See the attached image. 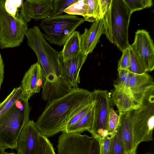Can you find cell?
Instances as JSON below:
<instances>
[{"label":"cell","instance_id":"obj_17","mask_svg":"<svg viewBox=\"0 0 154 154\" xmlns=\"http://www.w3.org/2000/svg\"><path fill=\"white\" fill-rule=\"evenodd\" d=\"M72 88L60 72L54 79L45 80L42 88V99L48 101L58 99L67 94Z\"/></svg>","mask_w":154,"mask_h":154},{"label":"cell","instance_id":"obj_2","mask_svg":"<svg viewBox=\"0 0 154 154\" xmlns=\"http://www.w3.org/2000/svg\"><path fill=\"white\" fill-rule=\"evenodd\" d=\"M28 100L21 98L0 118V147L16 149L17 140L24 124L29 120Z\"/></svg>","mask_w":154,"mask_h":154},{"label":"cell","instance_id":"obj_26","mask_svg":"<svg viewBox=\"0 0 154 154\" xmlns=\"http://www.w3.org/2000/svg\"><path fill=\"white\" fill-rule=\"evenodd\" d=\"M125 152L121 132L118 126L114 135L111 137L109 154H123Z\"/></svg>","mask_w":154,"mask_h":154},{"label":"cell","instance_id":"obj_33","mask_svg":"<svg viewBox=\"0 0 154 154\" xmlns=\"http://www.w3.org/2000/svg\"><path fill=\"white\" fill-rule=\"evenodd\" d=\"M24 1L22 0H6L4 4L5 9L7 13L15 17L18 12V8H21Z\"/></svg>","mask_w":154,"mask_h":154},{"label":"cell","instance_id":"obj_12","mask_svg":"<svg viewBox=\"0 0 154 154\" xmlns=\"http://www.w3.org/2000/svg\"><path fill=\"white\" fill-rule=\"evenodd\" d=\"M45 77L42 68L37 61L32 64L25 73L21 81V98L28 100L42 88Z\"/></svg>","mask_w":154,"mask_h":154},{"label":"cell","instance_id":"obj_19","mask_svg":"<svg viewBox=\"0 0 154 154\" xmlns=\"http://www.w3.org/2000/svg\"><path fill=\"white\" fill-rule=\"evenodd\" d=\"M80 35L78 31H75L65 41L63 49L60 52L63 60L77 56L81 52Z\"/></svg>","mask_w":154,"mask_h":154},{"label":"cell","instance_id":"obj_8","mask_svg":"<svg viewBox=\"0 0 154 154\" xmlns=\"http://www.w3.org/2000/svg\"><path fill=\"white\" fill-rule=\"evenodd\" d=\"M131 14L123 0H112L111 27L113 43L122 52L130 45L128 29Z\"/></svg>","mask_w":154,"mask_h":154},{"label":"cell","instance_id":"obj_10","mask_svg":"<svg viewBox=\"0 0 154 154\" xmlns=\"http://www.w3.org/2000/svg\"><path fill=\"white\" fill-rule=\"evenodd\" d=\"M130 46L143 65L146 72L153 71L154 45L149 32L144 29L137 30L135 33L134 42Z\"/></svg>","mask_w":154,"mask_h":154},{"label":"cell","instance_id":"obj_9","mask_svg":"<svg viewBox=\"0 0 154 154\" xmlns=\"http://www.w3.org/2000/svg\"><path fill=\"white\" fill-rule=\"evenodd\" d=\"M154 94L150 95L137 109L133 123L134 143L137 147L141 143L153 140L154 125Z\"/></svg>","mask_w":154,"mask_h":154},{"label":"cell","instance_id":"obj_11","mask_svg":"<svg viewBox=\"0 0 154 154\" xmlns=\"http://www.w3.org/2000/svg\"><path fill=\"white\" fill-rule=\"evenodd\" d=\"M129 89L133 100L139 108L146 99L154 94L153 79L146 72L140 74L131 72Z\"/></svg>","mask_w":154,"mask_h":154},{"label":"cell","instance_id":"obj_40","mask_svg":"<svg viewBox=\"0 0 154 154\" xmlns=\"http://www.w3.org/2000/svg\"><path fill=\"white\" fill-rule=\"evenodd\" d=\"M5 154H18L17 153H15L14 152H11V153H9L7 152H6V153Z\"/></svg>","mask_w":154,"mask_h":154},{"label":"cell","instance_id":"obj_25","mask_svg":"<svg viewBox=\"0 0 154 154\" xmlns=\"http://www.w3.org/2000/svg\"><path fill=\"white\" fill-rule=\"evenodd\" d=\"M118 77L114 84V88L124 91L131 96L129 89L131 72L128 70L118 69Z\"/></svg>","mask_w":154,"mask_h":154},{"label":"cell","instance_id":"obj_7","mask_svg":"<svg viewBox=\"0 0 154 154\" xmlns=\"http://www.w3.org/2000/svg\"><path fill=\"white\" fill-rule=\"evenodd\" d=\"M57 147V154H100L98 139L79 133L62 132Z\"/></svg>","mask_w":154,"mask_h":154},{"label":"cell","instance_id":"obj_41","mask_svg":"<svg viewBox=\"0 0 154 154\" xmlns=\"http://www.w3.org/2000/svg\"><path fill=\"white\" fill-rule=\"evenodd\" d=\"M123 154H130L129 153H128V152H125Z\"/></svg>","mask_w":154,"mask_h":154},{"label":"cell","instance_id":"obj_30","mask_svg":"<svg viewBox=\"0 0 154 154\" xmlns=\"http://www.w3.org/2000/svg\"><path fill=\"white\" fill-rule=\"evenodd\" d=\"M77 0H54L53 15L56 16L62 15L64 11Z\"/></svg>","mask_w":154,"mask_h":154},{"label":"cell","instance_id":"obj_38","mask_svg":"<svg viewBox=\"0 0 154 154\" xmlns=\"http://www.w3.org/2000/svg\"><path fill=\"white\" fill-rule=\"evenodd\" d=\"M143 9L151 7L152 5V0H140Z\"/></svg>","mask_w":154,"mask_h":154},{"label":"cell","instance_id":"obj_24","mask_svg":"<svg viewBox=\"0 0 154 154\" xmlns=\"http://www.w3.org/2000/svg\"><path fill=\"white\" fill-rule=\"evenodd\" d=\"M87 14L83 17L85 21L93 23L101 18L99 0H87Z\"/></svg>","mask_w":154,"mask_h":154},{"label":"cell","instance_id":"obj_3","mask_svg":"<svg viewBox=\"0 0 154 154\" xmlns=\"http://www.w3.org/2000/svg\"><path fill=\"white\" fill-rule=\"evenodd\" d=\"M27 45L34 51L44 73L45 79L55 77L58 73L60 52L52 48L36 26L28 28L25 34Z\"/></svg>","mask_w":154,"mask_h":154},{"label":"cell","instance_id":"obj_29","mask_svg":"<svg viewBox=\"0 0 154 154\" xmlns=\"http://www.w3.org/2000/svg\"><path fill=\"white\" fill-rule=\"evenodd\" d=\"M39 146L36 154H56L52 144L48 137L39 134Z\"/></svg>","mask_w":154,"mask_h":154},{"label":"cell","instance_id":"obj_36","mask_svg":"<svg viewBox=\"0 0 154 154\" xmlns=\"http://www.w3.org/2000/svg\"><path fill=\"white\" fill-rule=\"evenodd\" d=\"M98 140L99 143L100 154H109L111 137L109 136Z\"/></svg>","mask_w":154,"mask_h":154},{"label":"cell","instance_id":"obj_39","mask_svg":"<svg viewBox=\"0 0 154 154\" xmlns=\"http://www.w3.org/2000/svg\"><path fill=\"white\" fill-rule=\"evenodd\" d=\"M6 152L5 150L0 147V154H5Z\"/></svg>","mask_w":154,"mask_h":154},{"label":"cell","instance_id":"obj_22","mask_svg":"<svg viewBox=\"0 0 154 154\" xmlns=\"http://www.w3.org/2000/svg\"><path fill=\"white\" fill-rule=\"evenodd\" d=\"M94 119V111L91 109L75 125L66 133H79L89 131L91 128Z\"/></svg>","mask_w":154,"mask_h":154},{"label":"cell","instance_id":"obj_16","mask_svg":"<svg viewBox=\"0 0 154 154\" xmlns=\"http://www.w3.org/2000/svg\"><path fill=\"white\" fill-rule=\"evenodd\" d=\"M137 109L126 111L119 112V126L121 132L125 152L136 154L137 147L134 144L133 135V123Z\"/></svg>","mask_w":154,"mask_h":154},{"label":"cell","instance_id":"obj_18","mask_svg":"<svg viewBox=\"0 0 154 154\" xmlns=\"http://www.w3.org/2000/svg\"><path fill=\"white\" fill-rule=\"evenodd\" d=\"M104 26L102 18L93 22L89 29L85 28L80 35L81 52L88 55L92 53L99 42L101 35L104 34Z\"/></svg>","mask_w":154,"mask_h":154},{"label":"cell","instance_id":"obj_27","mask_svg":"<svg viewBox=\"0 0 154 154\" xmlns=\"http://www.w3.org/2000/svg\"><path fill=\"white\" fill-rule=\"evenodd\" d=\"M87 8V0H77L67 8L64 12L72 15H81L84 17L86 14Z\"/></svg>","mask_w":154,"mask_h":154},{"label":"cell","instance_id":"obj_21","mask_svg":"<svg viewBox=\"0 0 154 154\" xmlns=\"http://www.w3.org/2000/svg\"><path fill=\"white\" fill-rule=\"evenodd\" d=\"M102 18L104 26V34L113 43L111 27V11L112 0H99Z\"/></svg>","mask_w":154,"mask_h":154},{"label":"cell","instance_id":"obj_4","mask_svg":"<svg viewBox=\"0 0 154 154\" xmlns=\"http://www.w3.org/2000/svg\"><path fill=\"white\" fill-rule=\"evenodd\" d=\"M85 21L83 18L67 14L42 20L39 26L43 30V34L46 40L50 44L62 46Z\"/></svg>","mask_w":154,"mask_h":154},{"label":"cell","instance_id":"obj_1","mask_svg":"<svg viewBox=\"0 0 154 154\" xmlns=\"http://www.w3.org/2000/svg\"><path fill=\"white\" fill-rule=\"evenodd\" d=\"M92 103V92L78 87L60 98L48 101L35 122L40 134L48 138L63 132L76 113Z\"/></svg>","mask_w":154,"mask_h":154},{"label":"cell","instance_id":"obj_23","mask_svg":"<svg viewBox=\"0 0 154 154\" xmlns=\"http://www.w3.org/2000/svg\"><path fill=\"white\" fill-rule=\"evenodd\" d=\"M20 86L14 88L2 102L0 103V118L21 97Z\"/></svg>","mask_w":154,"mask_h":154},{"label":"cell","instance_id":"obj_32","mask_svg":"<svg viewBox=\"0 0 154 154\" xmlns=\"http://www.w3.org/2000/svg\"><path fill=\"white\" fill-rule=\"evenodd\" d=\"M119 117L114 110L111 109L109 118L108 135L110 137H113L116 133L119 124Z\"/></svg>","mask_w":154,"mask_h":154},{"label":"cell","instance_id":"obj_28","mask_svg":"<svg viewBox=\"0 0 154 154\" xmlns=\"http://www.w3.org/2000/svg\"><path fill=\"white\" fill-rule=\"evenodd\" d=\"M131 58L128 70L131 73L140 74L146 72L143 65L129 46Z\"/></svg>","mask_w":154,"mask_h":154},{"label":"cell","instance_id":"obj_6","mask_svg":"<svg viewBox=\"0 0 154 154\" xmlns=\"http://www.w3.org/2000/svg\"><path fill=\"white\" fill-rule=\"evenodd\" d=\"M92 94L94 119L92 127L88 131L99 140L109 136V115L113 102L107 90H94Z\"/></svg>","mask_w":154,"mask_h":154},{"label":"cell","instance_id":"obj_13","mask_svg":"<svg viewBox=\"0 0 154 154\" xmlns=\"http://www.w3.org/2000/svg\"><path fill=\"white\" fill-rule=\"evenodd\" d=\"M54 0H27L24 1L20 13L28 23L33 19L36 21L43 20L53 15Z\"/></svg>","mask_w":154,"mask_h":154},{"label":"cell","instance_id":"obj_34","mask_svg":"<svg viewBox=\"0 0 154 154\" xmlns=\"http://www.w3.org/2000/svg\"><path fill=\"white\" fill-rule=\"evenodd\" d=\"M122 52V56L118 63V69L128 70L131 58L129 46L124 49Z\"/></svg>","mask_w":154,"mask_h":154},{"label":"cell","instance_id":"obj_37","mask_svg":"<svg viewBox=\"0 0 154 154\" xmlns=\"http://www.w3.org/2000/svg\"><path fill=\"white\" fill-rule=\"evenodd\" d=\"M5 65L0 53V89L3 83L4 75Z\"/></svg>","mask_w":154,"mask_h":154},{"label":"cell","instance_id":"obj_20","mask_svg":"<svg viewBox=\"0 0 154 154\" xmlns=\"http://www.w3.org/2000/svg\"><path fill=\"white\" fill-rule=\"evenodd\" d=\"M111 97L119 112L138 108L135 104L131 95L124 90L114 88L112 91Z\"/></svg>","mask_w":154,"mask_h":154},{"label":"cell","instance_id":"obj_31","mask_svg":"<svg viewBox=\"0 0 154 154\" xmlns=\"http://www.w3.org/2000/svg\"><path fill=\"white\" fill-rule=\"evenodd\" d=\"M93 103L83 108L68 122L64 130L62 132H66L72 126L77 123L92 108Z\"/></svg>","mask_w":154,"mask_h":154},{"label":"cell","instance_id":"obj_5","mask_svg":"<svg viewBox=\"0 0 154 154\" xmlns=\"http://www.w3.org/2000/svg\"><path fill=\"white\" fill-rule=\"evenodd\" d=\"M5 0H0V47L2 49L20 46L23 42L28 25L20 13L14 17L4 8Z\"/></svg>","mask_w":154,"mask_h":154},{"label":"cell","instance_id":"obj_15","mask_svg":"<svg viewBox=\"0 0 154 154\" xmlns=\"http://www.w3.org/2000/svg\"><path fill=\"white\" fill-rule=\"evenodd\" d=\"M87 56L81 52L77 56L64 60L60 53L59 70L72 88L78 87L80 82L79 72Z\"/></svg>","mask_w":154,"mask_h":154},{"label":"cell","instance_id":"obj_35","mask_svg":"<svg viewBox=\"0 0 154 154\" xmlns=\"http://www.w3.org/2000/svg\"><path fill=\"white\" fill-rule=\"evenodd\" d=\"M132 14L136 11L143 9L140 0H123Z\"/></svg>","mask_w":154,"mask_h":154},{"label":"cell","instance_id":"obj_42","mask_svg":"<svg viewBox=\"0 0 154 154\" xmlns=\"http://www.w3.org/2000/svg\"><path fill=\"white\" fill-rule=\"evenodd\" d=\"M151 154V153H147V154Z\"/></svg>","mask_w":154,"mask_h":154},{"label":"cell","instance_id":"obj_14","mask_svg":"<svg viewBox=\"0 0 154 154\" xmlns=\"http://www.w3.org/2000/svg\"><path fill=\"white\" fill-rule=\"evenodd\" d=\"M39 131L35 122L29 120L22 128L17 140L18 154H36Z\"/></svg>","mask_w":154,"mask_h":154}]
</instances>
